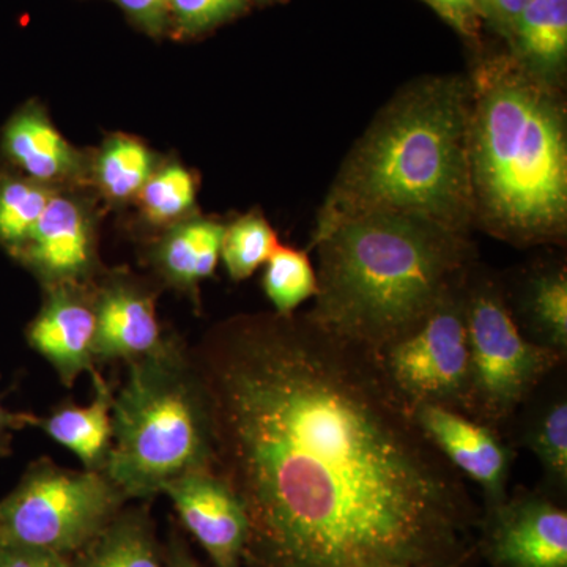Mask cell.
Wrapping results in <instances>:
<instances>
[{"label": "cell", "mask_w": 567, "mask_h": 567, "mask_svg": "<svg viewBox=\"0 0 567 567\" xmlns=\"http://www.w3.org/2000/svg\"><path fill=\"white\" fill-rule=\"evenodd\" d=\"M163 494L173 499L186 529L216 567H241L248 543V518L244 506L215 470H196L171 481Z\"/></svg>", "instance_id": "30bf717a"}, {"label": "cell", "mask_w": 567, "mask_h": 567, "mask_svg": "<svg viewBox=\"0 0 567 567\" xmlns=\"http://www.w3.org/2000/svg\"><path fill=\"white\" fill-rule=\"evenodd\" d=\"M315 241L319 275L309 319L371 352L415 330L468 276L464 235L416 216H353Z\"/></svg>", "instance_id": "7a4b0ae2"}, {"label": "cell", "mask_w": 567, "mask_h": 567, "mask_svg": "<svg viewBox=\"0 0 567 567\" xmlns=\"http://www.w3.org/2000/svg\"><path fill=\"white\" fill-rule=\"evenodd\" d=\"M246 0H169V13L183 32L205 31L244 9Z\"/></svg>", "instance_id": "4316f807"}, {"label": "cell", "mask_w": 567, "mask_h": 567, "mask_svg": "<svg viewBox=\"0 0 567 567\" xmlns=\"http://www.w3.org/2000/svg\"><path fill=\"white\" fill-rule=\"evenodd\" d=\"M74 557V567H166L152 518L142 507L122 509Z\"/></svg>", "instance_id": "ac0fdd59"}, {"label": "cell", "mask_w": 567, "mask_h": 567, "mask_svg": "<svg viewBox=\"0 0 567 567\" xmlns=\"http://www.w3.org/2000/svg\"><path fill=\"white\" fill-rule=\"evenodd\" d=\"M95 398L87 406L63 404L51 415L35 416L39 427L55 443L66 447L80 458L89 472H106L112 447V395L106 380L92 372Z\"/></svg>", "instance_id": "9a60e30c"}, {"label": "cell", "mask_w": 567, "mask_h": 567, "mask_svg": "<svg viewBox=\"0 0 567 567\" xmlns=\"http://www.w3.org/2000/svg\"><path fill=\"white\" fill-rule=\"evenodd\" d=\"M262 284L279 316L293 315L317 293V274L308 254L287 246H279L268 259Z\"/></svg>", "instance_id": "603a6c76"}, {"label": "cell", "mask_w": 567, "mask_h": 567, "mask_svg": "<svg viewBox=\"0 0 567 567\" xmlns=\"http://www.w3.org/2000/svg\"><path fill=\"white\" fill-rule=\"evenodd\" d=\"M470 394L466 416L498 431L533 399L565 354L522 333L496 284L466 279Z\"/></svg>", "instance_id": "52a82bcc"}, {"label": "cell", "mask_w": 567, "mask_h": 567, "mask_svg": "<svg viewBox=\"0 0 567 567\" xmlns=\"http://www.w3.org/2000/svg\"><path fill=\"white\" fill-rule=\"evenodd\" d=\"M118 3L148 32L163 31L169 13V0H118Z\"/></svg>", "instance_id": "f1b7e54d"}, {"label": "cell", "mask_w": 567, "mask_h": 567, "mask_svg": "<svg viewBox=\"0 0 567 567\" xmlns=\"http://www.w3.org/2000/svg\"><path fill=\"white\" fill-rule=\"evenodd\" d=\"M224 230L223 224L199 218L174 226L155 252L164 278L177 289L196 292L199 284L215 274Z\"/></svg>", "instance_id": "e0dca14e"}, {"label": "cell", "mask_w": 567, "mask_h": 567, "mask_svg": "<svg viewBox=\"0 0 567 567\" xmlns=\"http://www.w3.org/2000/svg\"><path fill=\"white\" fill-rule=\"evenodd\" d=\"M213 468L207 395L189 350L167 339L128 364L112 401V447L106 475L126 499L163 494L171 481Z\"/></svg>", "instance_id": "5b68a950"}, {"label": "cell", "mask_w": 567, "mask_h": 567, "mask_svg": "<svg viewBox=\"0 0 567 567\" xmlns=\"http://www.w3.org/2000/svg\"><path fill=\"white\" fill-rule=\"evenodd\" d=\"M466 279L415 330L374 352L388 382L410 406H445L466 415L470 394Z\"/></svg>", "instance_id": "ba28073f"}, {"label": "cell", "mask_w": 567, "mask_h": 567, "mask_svg": "<svg viewBox=\"0 0 567 567\" xmlns=\"http://www.w3.org/2000/svg\"><path fill=\"white\" fill-rule=\"evenodd\" d=\"M55 194L44 183L10 181L0 186V241L20 252Z\"/></svg>", "instance_id": "cb8c5ba5"}, {"label": "cell", "mask_w": 567, "mask_h": 567, "mask_svg": "<svg viewBox=\"0 0 567 567\" xmlns=\"http://www.w3.org/2000/svg\"><path fill=\"white\" fill-rule=\"evenodd\" d=\"M128 502L106 473L32 462L0 502V543L74 557Z\"/></svg>", "instance_id": "8992f818"}, {"label": "cell", "mask_w": 567, "mask_h": 567, "mask_svg": "<svg viewBox=\"0 0 567 567\" xmlns=\"http://www.w3.org/2000/svg\"><path fill=\"white\" fill-rule=\"evenodd\" d=\"M213 470L240 499L246 567H457L464 476L374 352L308 316L240 317L189 350Z\"/></svg>", "instance_id": "6da1fadb"}, {"label": "cell", "mask_w": 567, "mask_h": 567, "mask_svg": "<svg viewBox=\"0 0 567 567\" xmlns=\"http://www.w3.org/2000/svg\"><path fill=\"white\" fill-rule=\"evenodd\" d=\"M412 412L450 464L481 487L487 506L506 498L514 453L498 431L445 406L416 405Z\"/></svg>", "instance_id": "8fae6325"}, {"label": "cell", "mask_w": 567, "mask_h": 567, "mask_svg": "<svg viewBox=\"0 0 567 567\" xmlns=\"http://www.w3.org/2000/svg\"><path fill=\"white\" fill-rule=\"evenodd\" d=\"M0 567H74L73 559L51 551L0 543Z\"/></svg>", "instance_id": "83f0119b"}, {"label": "cell", "mask_w": 567, "mask_h": 567, "mask_svg": "<svg viewBox=\"0 0 567 567\" xmlns=\"http://www.w3.org/2000/svg\"><path fill=\"white\" fill-rule=\"evenodd\" d=\"M401 567H425V566H401Z\"/></svg>", "instance_id": "836d02e7"}, {"label": "cell", "mask_w": 567, "mask_h": 567, "mask_svg": "<svg viewBox=\"0 0 567 567\" xmlns=\"http://www.w3.org/2000/svg\"><path fill=\"white\" fill-rule=\"evenodd\" d=\"M377 212L416 216L464 235L475 212L464 82L413 85L379 115L339 174L317 233Z\"/></svg>", "instance_id": "3957f363"}, {"label": "cell", "mask_w": 567, "mask_h": 567, "mask_svg": "<svg viewBox=\"0 0 567 567\" xmlns=\"http://www.w3.org/2000/svg\"><path fill=\"white\" fill-rule=\"evenodd\" d=\"M166 567H203L189 555V551L183 547L178 539H174L171 544L169 551L164 557Z\"/></svg>", "instance_id": "d6a6232c"}, {"label": "cell", "mask_w": 567, "mask_h": 567, "mask_svg": "<svg viewBox=\"0 0 567 567\" xmlns=\"http://www.w3.org/2000/svg\"><path fill=\"white\" fill-rule=\"evenodd\" d=\"M529 0H487L488 7L492 11L506 24L514 28L517 18L520 17L522 11L528 6Z\"/></svg>", "instance_id": "4dcf8cb0"}, {"label": "cell", "mask_w": 567, "mask_h": 567, "mask_svg": "<svg viewBox=\"0 0 567 567\" xmlns=\"http://www.w3.org/2000/svg\"><path fill=\"white\" fill-rule=\"evenodd\" d=\"M35 416L32 413L10 412L0 404V458L9 456L11 453V434L28 427V425L33 427Z\"/></svg>", "instance_id": "f546056e"}, {"label": "cell", "mask_w": 567, "mask_h": 567, "mask_svg": "<svg viewBox=\"0 0 567 567\" xmlns=\"http://www.w3.org/2000/svg\"><path fill=\"white\" fill-rule=\"evenodd\" d=\"M95 306L80 284L51 287L47 303L29 324L28 342L70 388L84 372H95Z\"/></svg>", "instance_id": "7c38bea8"}, {"label": "cell", "mask_w": 567, "mask_h": 567, "mask_svg": "<svg viewBox=\"0 0 567 567\" xmlns=\"http://www.w3.org/2000/svg\"><path fill=\"white\" fill-rule=\"evenodd\" d=\"M514 29L533 73L559 69L567 51V0H529Z\"/></svg>", "instance_id": "ffe728a7"}, {"label": "cell", "mask_w": 567, "mask_h": 567, "mask_svg": "<svg viewBox=\"0 0 567 567\" xmlns=\"http://www.w3.org/2000/svg\"><path fill=\"white\" fill-rule=\"evenodd\" d=\"M91 221L76 203L54 196L18 256L50 287L80 284L93 267Z\"/></svg>", "instance_id": "5bb4252c"}, {"label": "cell", "mask_w": 567, "mask_h": 567, "mask_svg": "<svg viewBox=\"0 0 567 567\" xmlns=\"http://www.w3.org/2000/svg\"><path fill=\"white\" fill-rule=\"evenodd\" d=\"M137 196L145 218L164 226L178 221L192 210L196 203V183L185 167L171 164L153 173Z\"/></svg>", "instance_id": "484cf974"}, {"label": "cell", "mask_w": 567, "mask_h": 567, "mask_svg": "<svg viewBox=\"0 0 567 567\" xmlns=\"http://www.w3.org/2000/svg\"><path fill=\"white\" fill-rule=\"evenodd\" d=\"M3 148L32 181H66L80 169L78 152L55 130L41 111L25 110L14 115L3 133Z\"/></svg>", "instance_id": "2e32d148"}, {"label": "cell", "mask_w": 567, "mask_h": 567, "mask_svg": "<svg viewBox=\"0 0 567 567\" xmlns=\"http://www.w3.org/2000/svg\"><path fill=\"white\" fill-rule=\"evenodd\" d=\"M484 546L494 567H567V513L548 494L517 492L487 506Z\"/></svg>", "instance_id": "9c48e42d"}, {"label": "cell", "mask_w": 567, "mask_h": 567, "mask_svg": "<svg viewBox=\"0 0 567 567\" xmlns=\"http://www.w3.org/2000/svg\"><path fill=\"white\" fill-rule=\"evenodd\" d=\"M431 2L454 20L465 22L466 17L475 9L476 0H431Z\"/></svg>", "instance_id": "1f68e13d"}, {"label": "cell", "mask_w": 567, "mask_h": 567, "mask_svg": "<svg viewBox=\"0 0 567 567\" xmlns=\"http://www.w3.org/2000/svg\"><path fill=\"white\" fill-rule=\"evenodd\" d=\"M278 248V237L262 216H244L224 230L223 262L234 281H244Z\"/></svg>", "instance_id": "d4e9b609"}, {"label": "cell", "mask_w": 567, "mask_h": 567, "mask_svg": "<svg viewBox=\"0 0 567 567\" xmlns=\"http://www.w3.org/2000/svg\"><path fill=\"white\" fill-rule=\"evenodd\" d=\"M518 328L533 344L567 353V276L565 268L533 276L522 298Z\"/></svg>", "instance_id": "d6986e66"}, {"label": "cell", "mask_w": 567, "mask_h": 567, "mask_svg": "<svg viewBox=\"0 0 567 567\" xmlns=\"http://www.w3.org/2000/svg\"><path fill=\"white\" fill-rule=\"evenodd\" d=\"M153 156L133 137H114L104 145L96 162L100 188L115 203L137 196L153 174Z\"/></svg>", "instance_id": "7402d4cb"}, {"label": "cell", "mask_w": 567, "mask_h": 567, "mask_svg": "<svg viewBox=\"0 0 567 567\" xmlns=\"http://www.w3.org/2000/svg\"><path fill=\"white\" fill-rule=\"evenodd\" d=\"M470 164L475 210L492 233L537 244L565 230V112L543 76L509 61L476 71L470 87Z\"/></svg>", "instance_id": "277c9868"}, {"label": "cell", "mask_w": 567, "mask_h": 567, "mask_svg": "<svg viewBox=\"0 0 567 567\" xmlns=\"http://www.w3.org/2000/svg\"><path fill=\"white\" fill-rule=\"evenodd\" d=\"M96 330L95 363L141 360L166 341L151 293L125 279H114L93 298Z\"/></svg>", "instance_id": "4fadbf2b"}, {"label": "cell", "mask_w": 567, "mask_h": 567, "mask_svg": "<svg viewBox=\"0 0 567 567\" xmlns=\"http://www.w3.org/2000/svg\"><path fill=\"white\" fill-rule=\"evenodd\" d=\"M544 472V483L557 494L567 488V401L565 393L546 399L533 410L522 435Z\"/></svg>", "instance_id": "44dd1931"}]
</instances>
